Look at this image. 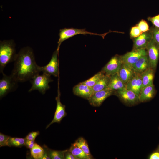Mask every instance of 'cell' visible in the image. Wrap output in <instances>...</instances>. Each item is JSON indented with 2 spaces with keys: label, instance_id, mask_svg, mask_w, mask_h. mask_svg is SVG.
<instances>
[{
  "label": "cell",
  "instance_id": "836d02e7",
  "mask_svg": "<svg viewBox=\"0 0 159 159\" xmlns=\"http://www.w3.org/2000/svg\"><path fill=\"white\" fill-rule=\"evenodd\" d=\"M44 152V155L42 159H50L49 155V149L47 147L44 145L43 146Z\"/></svg>",
  "mask_w": 159,
  "mask_h": 159
},
{
  "label": "cell",
  "instance_id": "8992f818",
  "mask_svg": "<svg viewBox=\"0 0 159 159\" xmlns=\"http://www.w3.org/2000/svg\"><path fill=\"white\" fill-rule=\"evenodd\" d=\"M146 49L150 67L155 71L159 58V46L152 39L148 44Z\"/></svg>",
  "mask_w": 159,
  "mask_h": 159
},
{
  "label": "cell",
  "instance_id": "44dd1931",
  "mask_svg": "<svg viewBox=\"0 0 159 159\" xmlns=\"http://www.w3.org/2000/svg\"><path fill=\"white\" fill-rule=\"evenodd\" d=\"M109 80V76L105 74L92 87L93 92L99 91L106 88Z\"/></svg>",
  "mask_w": 159,
  "mask_h": 159
},
{
  "label": "cell",
  "instance_id": "8fae6325",
  "mask_svg": "<svg viewBox=\"0 0 159 159\" xmlns=\"http://www.w3.org/2000/svg\"><path fill=\"white\" fill-rule=\"evenodd\" d=\"M114 91L106 88L104 90L94 92L88 100L90 104L95 107L100 106L103 101L111 95Z\"/></svg>",
  "mask_w": 159,
  "mask_h": 159
},
{
  "label": "cell",
  "instance_id": "d6a6232c",
  "mask_svg": "<svg viewBox=\"0 0 159 159\" xmlns=\"http://www.w3.org/2000/svg\"><path fill=\"white\" fill-rule=\"evenodd\" d=\"M39 134L38 131H33L30 132L25 137V138L30 140H35L36 137Z\"/></svg>",
  "mask_w": 159,
  "mask_h": 159
},
{
  "label": "cell",
  "instance_id": "9c48e42d",
  "mask_svg": "<svg viewBox=\"0 0 159 159\" xmlns=\"http://www.w3.org/2000/svg\"><path fill=\"white\" fill-rule=\"evenodd\" d=\"M147 55V51L145 49H133L120 57L122 63L132 66L141 57Z\"/></svg>",
  "mask_w": 159,
  "mask_h": 159
},
{
  "label": "cell",
  "instance_id": "83f0119b",
  "mask_svg": "<svg viewBox=\"0 0 159 159\" xmlns=\"http://www.w3.org/2000/svg\"><path fill=\"white\" fill-rule=\"evenodd\" d=\"M152 36V39L159 46V28L152 27L150 29Z\"/></svg>",
  "mask_w": 159,
  "mask_h": 159
},
{
  "label": "cell",
  "instance_id": "4dcf8cb0",
  "mask_svg": "<svg viewBox=\"0 0 159 159\" xmlns=\"http://www.w3.org/2000/svg\"><path fill=\"white\" fill-rule=\"evenodd\" d=\"M136 26L143 32L149 30L147 23L144 20H142Z\"/></svg>",
  "mask_w": 159,
  "mask_h": 159
},
{
  "label": "cell",
  "instance_id": "5bb4252c",
  "mask_svg": "<svg viewBox=\"0 0 159 159\" xmlns=\"http://www.w3.org/2000/svg\"><path fill=\"white\" fill-rule=\"evenodd\" d=\"M142 85L141 73H136L135 75L126 84L125 87L139 96Z\"/></svg>",
  "mask_w": 159,
  "mask_h": 159
},
{
  "label": "cell",
  "instance_id": "d6986e66",
  "mask_svg": "<svg viewBox=\"0 0 159 159\" xmlns=\"http://www.w3.org/2000/svg\"><path fill=\"white\" fill-rule=\"evenodd\" d=\"M155 90L153 84L143 88L139 95V101L144 102L148 101L153 97Z\"/></svg>",
  "mask_w": 159,
  "mask_h": 159
},
{
  "label": "cell",
  "instance_id": "4fadbf2b",
  "mask_svg": "<svg viewBox=\"0 0 159 159\" xmlns=\"http://www.w3.org/2000/svg\"><path fill=\"white\" fill-rule=\"evenodd\" d=\"M152 39V34L150 29L143 32L139 36L134 38L133 49H146L148 44Z\"/></svg>",
  "mask_w": 159,
  "mask_h": 159
},
{
  "label": "cell",
  "instance_id": "4316f807",
  "mask_svg": "<svg viewBox=\"0 0 159 159\" xmlns=\"http://www.w3.org/2000/svg\"><path fill=\"white\" fill-rule=\"evenodd\" d=\"M68 150H66L59 151L52 150L49 149V155L50 159H65V153Z\"/></svg>",
  "mask_w": 159,
  "mask_h": 159
},
{
  "label": "cell",
  "instance_id": "7a4b0ae2",
  "mask_svg": "<svg viewBox=\"0 0 159 159\" xmlns=\"http://www.w3.org/2000/svg\"><path fill=\"white\" fill-rule=\"evenodd\" d=\"M16 53L15 44L12 40H4L0 42V72L3 70L9 63L15 61Z\"/></svg>",
  "mask_w": 159,
  "mask_h": 159
},
{
  "label": "cell",
  "instance_id": "cb8c5ba5",
  "mask_svg": "<svg viewBox=\"0 0 159 159\" xmlns=\"http://www.w3.org/2000/svg\"><path fill=\"white\" fill-rule=\"evenodd\" d=\"M31 154L35 159H42L44 154V150L43 147L35 143L33 147L30 149Z\"/></svg>",
  "mask_w": 159,
  "mask_h": 159
},
{
  "label": "cell",
  "instance_id": "e575fe53",
  "mask_svg": "<svg viewBox=\"0 0 159 159\" xmlns=\"http://www.w3.org/2000/svg\"><path fill=\"white\" fill-rule=\"evenodd\" d=\"M34 140H30L26 139L25 142V146L28 148L31 149L33 147L35 143Z\"/></svg>",
  "mask_w": 159,
  "mask_h": 159
},
{
  "label": "cell",
  "instance_id": "3957f363",
  "mask_svg": "<svg viewBox=\"0 0 159 159\" xmlns=\"http://www.w3.org/2000/svg\"><path fill=\"white\" fill-rule=\"evenodd\" d=\"M109 32L104 34H98L88 32L85 29H79L73 28H64L59 30V38L57 43L58 46L57 49L59 51L61 43L64 41L78 34L85 35L89 34L90 35H96L101 36L104 38L105 35Z\"/></svg>",
  "mask_w": 159,
  "mask_h": 159
},
{
  "label": "cell",
  "instance_id": "30bf717a",
  "mask_svg": "<svg viewBox=\"0 0 159 159\" xmlns=\"http://www.w3.org/2000/svg\"><path fill=\"white\" fill-rule=\"evenodd\" d=\"M122 63L120 56L115 55L112 57L101 71L108 76L117 73Z\"/></svg>",
  "mask_w": 159,
  "mask_h": 159
},
{
  "label": "cell",
  "instance_id": "277c9868",
  "mask_svg": "<svg viewBox=\"0 0 159 159\" xmlns=\"http://www.w3.org/2000/svg\"><path fill=\"white\" fill-rule=\"evenodd\" d=\"M50 76L43 73L41 75L39 74L30 80L32 86L28 92H30L37 90L42 94H44L50 87L49 83L53 81Z\"/></svg>",
  "mask_w": 159,
  "mask_h": 159
},
{
  "label": "cell",
  "instance_id": "74e56055",
  "mask_svg": "<svg viewBox=\"0 0 159 159\" xmlns=\"http://www.w3.org/2000/svg\"></svg>",
  "mask_w": 159,
  "mask_h": 159
},
{
  "label": "cell",
  "instance_id": "f546056e",
  "mask_svg": "<svg viewBox=\"0 0 159 159\" xmlns=\"http://www.w3.org/2000/svg\"><path fill=\"white\" fill-rule=\"evenodd\" d=\"M10 136L0 133V147L9 146L8 140Z\"/></svg>",
  "mask_w": 159,
  "mask_h": 159
},
{
  "label": "cell",
  "instance_id": "d590c367",
  "mask_svg": "<svg viewBox=\"0 0 159 159\" xmlns=\"http://www.w3.org/2000/svg\"><path fill=\"white\" fill-rule=\"evenodd\" d=\"M65 159H77L68 150L65 153Z\"/></svg>",
  "mask_w": 159,
  "mask_h": 159
},
{
  "label": "cell",
  "instance_id": "d4e9b609",
  "mask_svg": "<svg viewBox=\"0 0 159 159\" xmlns=\"http://www.w3.org/2000/svg\"><path fill=\"white\" fill-rule=\"evenodd\" d=\"M25 138L11 137L10 136L8 140L9 146L21 147L25 146Z\"/></svg>",
  "mask_w": 159,
  "mask_h": 159
},
{
  "label": "cell",
  "instance_id": "ac0fdd59",
  "mask_svg": "<svg viewBox=\"0 0 159 159\" xmlns=\"http://www.w3.org/2000/svg\"><path fill=\"white\" fill-rule=\"evenodd\" d=\"M132 66L136 73H139L150 68L148 55L141 57Z\"/></svg>",
  "mask_w": 159,
  "mask_h": 159
},
{
  "label": "cell",
  "instance_id": "e0dca14e",
  "mask_svg": "<svg viewBox=\"0 0 159 159\" xmlns=\"http://www.w3.org/2000/svg\"><path fill=\"white\" fill-rule=\"evenodd\" d=\"M125 87V84L119 77L117 73L109 76V82L107 88L113 91Z\"/></svg>",
  "mask_w": 159,
  "mask_h": 159
},
{
  "label": "cell",
  "instance_id": "5b68a950",
  "mask_svg": "<svg viewBox=\"0 0 159 159\" xmlns=\"http://www.w3.org/2000/svg\"><path fill=\"white\" fill-rule=\"evenodd\" d=\"M0 80V97L2 98L7 93L15 90L18 87V82L10 74L8 76L2 73Z\"/></svg>",
  "mask_w": 159,
  "mask_h": 159
},
{
  "label": "cell",
  "instance_id": "f1b7e54d",
  "mask_svg": "<svg viewBox=\"0 0 159 159\" xmlns=\"http://www.w3.org/2000/svg\"><path fill=\"white\" fill-rule=\"evenodd\" d=\"M143 33L136 25L131 28L130 33V35L132 38H134L140 36Z\"/></svg>",
  "mask_w": 159,
  "mask_h": 159
},
{
  "label": "cell",
  "instance_id": "6da1fadb",
  "mask_svg": "<svg viewBox=\"0 0 159 159\" xmlns=\"http://www.w3.org/2000/svg\"><path fill=\"white\" fill-rule=\"evenodd\" d=\"M11 75L18 82L30 80L41 72L36 63L33 51L26 46L17 54Z\"/></svg>",
  "mask_w": 159,
  "mask_h": 159
},
{
  "label": "cell",
  "instance_id": "52a82bcc",
  "mask_svg": "<svg viewBox=\"0 0 159 159\" xmlns=\"http://www.w3.org/2000/svg\"><path fill=\"white\" fill-rule=\"evenodd\" d=\"M59 51L56 50L53 52L49 63L43 66H39L40 72L50 76L57 77L59 74V61L58 58Z\"/></svg>",
  "mask_w": 159,
  "mask_h": 159
},
{
  "label": "cell",
  "instance_id": "603a6c76",
  "mask_svg": "<svg viewBox=\"0 0 159 159\" xmlns=\"http://www.w3.org/2000/svg\"><path fill=\"white\" fill-rule=\"evenodd\" d=\"M77 159H91L92 158L87 155L80 148L72 144L68 150Z\"/></svg>",
  "mask_w": 159,
  "mask_h": 159
},
{
  "label": "cell",
  "instance_id": "484cf974",
  "mask_svg": "<svg viewBox=\"0 0 159 159\" xmlns=\"http://www.w3.org/2000/svg\"><path fill=\"white\" fill-rule=\"evenodd\" d=\"M105 74L101 71L99 72L90 78L82 82L89 87H93Z\"/></svg>",
  "mask_w": 159,
  "mask_h": 159
},
{
  "label": "cell",
  "instance_id": "1f68e13d",
  "mask_svg": "<svg viewBox=\"0 0 159 159\" xmlns=\"http://www.w3.org/2000/svg\"><path fill=\"white\" fill-rule=\"evenodd\" d=\"M148 19L151 21L155 27L159 28V14L153 17H148Z\"/></svg>",
  "mask_w": 159,
  "mask_h": 159
},
{
  "label": "cell",
  "instance_id": "9a60e30c",
  "mask_svg": "<svg viewBox=\"0 0 159 159\" xmlns=\"http://www.w3.org/2000/svg\"><path fill=\"white\" fill-rule=\"evenodd\" d=\"M73 91L75 95L88 100L94 92L92 87H89L82 82L75 86Z\"/></svg>",
  "mask_w": 159,
  "mask_h": 159
},
{
  "label": "cell",
  "instance_id": "2e32d148",
  "mask_svg": "<svg viewBox=\"0 0 159 159\" xmlns=\"http://www.w3.org/2000/svg\"><path fill=\"white\" fill-rule=\"evenodd\" d=\"M136 73L132 66L122 63L117 74L121 79L126 85L135 75Z\"/></svg>",
  "mask_w": 159,
  "mask_h": 159
},
{
  "label": "cell",
  "instance_id": "7c38bea8",
  "mask_svg": "<svg viewBox=\"0 0 159 159\" xmlns=\"http://www.w3.org/2000/svg\"><path fill=\"white\" fill-rule=\"evenodd\" d=\"M59 89L58 88L57 96L55 98L57 105L54 116L52 121L47 125L46 129L48 128L51 125L54 123H59L66 115L65 106L62 104L60 101V93Z\"/></svg>",
  "mask_w": 159,
  "mask_h": 159
},
{
  "label": "cell",
  "instance_id": "ba28073f",
  "mask_svg": "<svg viewBox=\"0 0 159 159\" xmlns=\"http://www.w3.org/2000/svg\"><path fill=\"white\" fill-rule=\"evenodd\" d=\"M116 91L117 95L123 102L127 104L133 105L140 101L139 96L126 87Z\"/></svg>",
  "mask_w": 159,
  "mask_h": 159
},
{
  "label": "cell",
  "instance_id": "8d00e7d4",
  "mask_svg": "<svg viewBox=\"0 0 159 159\" xmlns=\"http://www.w3.org/2000/svg\"><path fill=\"white\" fill-rule=\"evenodd\" d=\"M150 159H159V153L155 152L153 153L150 157Z\"/></svg>",
  "mask_w": 159,
  "mask_h": 159
},
{
  "label": "cell",
  "instance_id": "7402d4cb",
  "mask_svg": "<svg viewBox=\"0 0 159 159\" xmlns=\"http://www.w3.org/2000/svg\"><path fill=\"white\" fill-rule=\"evenodd\" d=\"M81 149L88 156L92 158L87 142L82 137H80L72 144Z\"/></svg>",
  "mask_w": 159,
  "mask_h": 159
},
{
  "label": "cell",
  "instance_id": "ffe728a7",
  "mask_svg": "<svg viewBox=\"0 0 159 159\" xmlns=\"http://www.w3.org/2000/svg\"><path fill=\"white\" fill-rule=\"evenodd\" d=\"M154 72V70L150 68L141 73L142 88L145 86L153 84Z\"/></svg>",
  "mask_w": 159,
  "mask_h": 159
}]
</instances>
